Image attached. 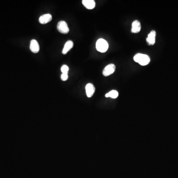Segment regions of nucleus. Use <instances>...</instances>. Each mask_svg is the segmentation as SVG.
Wrapping results in <instances>:
<instances>
[{
  "instance_id": "1",
  "label": "nucleus",
  "mask_w": 178,
  "mask_h": 178,
  "mask_svg": "<svg viewBox=\"0 0 178 178\" xmlns=\"http://www.w3.org/2000/svg\"><path fill=\"white\" fill-rule=\"evenodd\" d=\"M134 60L142 66L147 65L151 62V59L148 56L141 53H136L134 56Z\"/></svg>"
},
{
  "instance_id": "9",
  "label": "nucleus",
  "mask_w": 178,
  "mask_h": 178,
  "mask_svg": "<svg viewBox=\"0 0 178 178\" xmlns=\"http://www.w3.org/2000/svg\"><path fill=\"white\" fill-rule=\"evenodd\" d=\"M141 30V24L139 20H135L133 22L132 27L131 29V32L133 33H138L140 32Z\"/></svg>"
},
{
  "instance_id": "11",
  "label": "nucleus",
  "mask_w": 178,
  "mask_h": 178,
  "mask_svg": "<svg viewBox=\"0 0 178 178\" xmlns=\"http://www.w3.org/2000/svg\"><path fill=\"white\" fill-rule=\"evenodd\" d=\"M73 43L72 41H68L66 42V43L65 44V46L63 47V50H62V53L64 55H65L71 49H72L73 47Z\"/></svg>"
},
{
  "instance_id": "2",
  "label": "nucleus",
  "mask_w": 178,
  "mask_h": 178,
  "mask_svg": "<svg viewBox=\"0 0 178 178\" xmlns=\"http://www.w3.org/2000/svg\"><path fill=\"white\" fill-rule=\"evenodd\" d=\"M96 49L101 53H105L108 49V44L104 39H99L96 41Z\"/></svg>"
},
{
  "instance_id": "13",
  "label": "nucleus",
  "mask_w": 178,
  "mask_h": 178,
  "mask_svg": "<svg viewBox=\"0 0 178 178\" xmlns=\"http://www.w3.org/2000/svg\"><path fill=\"white\" fill-rule=\"evenodd\" d=\"M69 70V67L66 65H63L61 67V71L62 73H67Z\"/></svg>"
},
{
  "instance_id": "10",
  "label": "nucleus",
  "mask_w": 178,
  "mask_h": 178,
  "mask_svg": "<svg viewBox=\"0 0 178 178\" xmlns=\"http://www.w3.org/2000/svg\"><path fill=\"white\" fill-rule=\"evenodd\" d=\"M82 4L86 8L89 10L93 9L96 6V3L93 0H83L82 1Z\"/></svg>"
},
{
  "instance_id": "4",
  "label": "nucleus",
  "mask_w": 178,
  "mask_h": 178,
  "mask_svg": "<svg viewBox=\"0 0 178 178\" xmlns=\"http://www.w3.org/2000/svg\"><path fill=\"white\" fill-rule=\"evenodd\" d=\"M116 67L113 64H109L104 68L102 74L105 76H108L115 72Z\"/></svg>"
},
{
  "instance_id": "14",
  "label": "nucleus",
  "mask_w": 178,
  "mask_h": 178,
  "mask_svg": "<svg viewBox=\"0 0 178 178\" xmlns=\"http://www.w3.org/2000/svg\"><path fill=\"white\" fill-rule=\"evenodd\" d=\"M68 78V73H62L61 75V79H62V80L63 81L67 80Z\"/></svg>"
},
{
  "instance_id": "5",
  "label": "nucleus",
  "mask_w": 178,
  "mask_h": 178,
  "mask_svg": "<svg viewBox=\"0 0 178 178\" xmlns=\"http://www.w3.org/2000/svg\"><path fill=\"white\" fill-rule=\"evenodd\" d=\"M30 49L31 51L33 52V53H37L39 52L40 50V47H39V44L36 40L33 39L31 41Z\"/></svg>"
},
{
  "instance_id": "3",
  "label": "nucleus",
  "mask_w": 178,
  "mask_h": 178,
  "mask_svg": "<svg viewBox=\"0 0 178 178\" xmlns=\"http://www.w3.org/2000/svg\"><path fill=\"white\" fill-rule=\"evenodd\" d=\"M57 29L60 33L64 34H67L69 31L67 24L65 21H60L59 22L57 25Z\"/></svg>"
},
{
  "instance_id": "8",
  "label": "nucleus",
  "mask_w": 178,
  "mask_h": 178,
  "mask_svg": "<svg viewBox=\"0 0 178 178\" xmlns=\"http://www.w3.org/2000/svg\"><path fill=\"white\" fill-rule=\"evenodd\" d=\"M52 19V15L49 14V13H47V14H44V15L41 16L39 18V21L40 23L44 24H46V23L50 22Z\"/></svg>"
},
{
  "instance_id": "7",
  "label": "nucleus",
  "mask_w": 178,
  "mask_h": 178,
  "mask_svg": "<svg viewBox=\"0 0 178 178\" xmlns=\"http://www.w3.org/2000/svg\"><path fill=\"white\" fill-rule=\"evenodd\" d=\"M95 92V87L93 84L89 83L86 86V92L88 98H91Z\"/></svg>"
},
{
  "instance_id": "12",
  "label": "nucleus",
  "mask_w": 178,
  "mask_h": 178,
  "mask_svg": "<svg viewBox=\"0 0 178 178\" xmlns=\"http://www.w3.org/2000/svg\"><path fill=\"white\" fill-rule=\"evenodd\" d=\"M119 93L116 90H112L105 95L106 98H111L112 99H116L118 97Z\"/></svg>"
},
{
  "instance_id": "6",
  "label": "nucleus",
  "mask_w": 178,
  "mask_h": 178,
  "mask_svg": "<svg viewBox=\"0 0 178 178\" xmlns=\"http://www.w3.org/2000/svg\"><path fill=\"white\" fill-rule=\"evenodd\" d=\"M155 37H156V32L154 30H152L148 34V38L146 39L147 43L149 45H154L155 44Z\"/></svg>"
}]
</instances>
